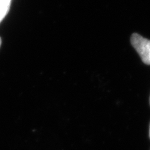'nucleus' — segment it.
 Wrapping results in <instances>:
<instances>
[{
	"label": "nucleus",
	"mask_w": 150,
	"mask_h": 150,
	"mask_svg": "<svg viewBox=\"0 0 150 150\" xmlns=\"http://www.w3.org/2000/svg\"><path fill=\"white\" fill-rule=\"evenodd\" d=\"M131 43L143 62L150 65V40L138 33H133L131 36Z\"/></svg>",
	"instance_id": "1"
},
{
	"label": "nucleus",
	"mask_w": 150,
	"mask_h": 150,
	"mask_svg": "<svg viewBox=\"0 0 150 150\" xmlns=\"http://www.w3.org/2000/svg\"><path fill=\"white\" fill-rule=\"evenodd\" d=\"M11 1V0H0V23L9 12Z\"/></svg>",
	"instance_id": "2"
},
{
	"label": "nucleus",
	"mask_w": 150,
	"mask_h": 150,
	"mask_svg": "<svg viewBox=\"0 0 150 150\" xmlns=\"http://www.w3.org/2000/svg\"><path fill=\"white\" fill-rule=\"evenodd\" d=\"M1 37H0V46H1Z\"/></svg>",
	"instance_id": "3"
},
{
	"label": "nucleus",
	"mask_w": 150,
	"mask_h": 150,
	"mask_svg": "<svg viewBox=\"0 0 150 150\" xmlns=\"http://www.w3.org/2000/svg\"><path fill=\"white\" fill-rule=\"evenodd\" d=\"M149 135H150V131H149Z\"/></svg>",
	"instance_id": "4"
}]
</instances>
